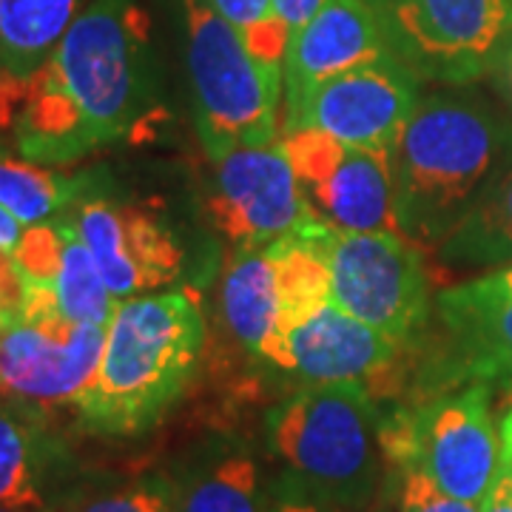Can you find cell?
Returning a JSON list of instances; mask_svg holds the SVG:
<instances>
[{"instance_id": "cell-1", "label": "cell", "mask_w": 512, "mask_h": 512, "mask_svg": "<svg viewBox=\"0 0 512 512\" xmlns=\"http://www.w3.org/2000/svg\"><path fill=\"white\" fill-rule=\"evenodd\" d=\"M151 20L140 0H92L29 80L0 86L20 157L63 168L134 140L160 117Z\"/></svg>"}, {"instance_id": "cell-2", "label": "cell", "mask_w": 512, "mask_h": 512, "mask_svg": "<svg viewBox=\"0 0 512 512\" xmlns=\"http://www.w3.org/2000/svg\"><path fill=\"white\" fill-rule=\"evenodd\" d=\"M402 234L439 251L478 197L512 165V123L470 94L421 97L390 151Z\"/></svg>"}, {"instance_id": "cell-3", "label": "cell", "mask_w": 512, "mask_h": 512, "mask_svg": "<svg viewBox=\"0 0 512 512\" xmlns=\"http://www.w3.org/2000/svg\"><path fill=\"white\" fill-rule=\"evenodd\" d=\"M205 319L197 293L134 296L117 305L92 382L74 410L83 430L126 439L151 430L183 399L200 367Z\"/></svg>"}, {"instance_id": "cell-4", "label": "cell", "mask_w": 512, "mask_h": 512, "mask_svg": "<svg viewBox=\"0 0 512 512\" xmlns=\"http://www.w3.org/2000/svg\"><path fill=\"white\" fill-rule=\"evenodd\" d=\"M268 447L291 478L293 495L328 510H359L379 490L382 416L365 382L305 384L265 421Z\"/></svg>"}, {"instance_id": "cell-5", "label": "cell", "mask_w": 512, "mask_h": 512, "mask_svg": "<svg viewBox=\"0 0 512 512\" xmlns=\"http://www.w3.org/2000/svg\"><path fill=\"white\" fill-rule=\"evenodd\" d=\"M185 63L202 148L214 163L237 148L279 143L282 72L251 55L237 29L205 3L183 0Z\"/></svg>"}, {"instance_id": "cell-6", "label": "cell", "mask_w": 512, "mask_h": 512, "mask_svg": "<svg viewBox=\"0 0 512 512\" xmlns=\"http://www.w3.org/2000/svg\"><path fill=\"white\" fill-rule=\"evenodd\" d=\"M382 444L396 470H419L453 498L478 504L501 467V433L490 384L444 390L382 419Z\"/></svg>"}, {"instance_id": "cell-7", "label": "cell", "mask_w": 512, "mask_h": 512, "mask_svg": "<svg viewBox=\"0 0 512 512\" xmlns=\"http://www.w3.org/2000/svg\"><path fill=\"white\" fill-rule=\"evenodd\" d=\"M302 237L328 265L336 308L399 345H407L424 328L433 305L419 245L402 234H353L325 225Z\"/></svg>"}, {"instance_id": "cell-8", "label": "cell", "mask_w": 512, "mask_h": 512, "mask_svg": "<svg viewBox=\"0 0 512 512\" xmlns=\"http://www.w3.org/2000/svg\"><path fill=\"white\" fill-rule=\"evenodd\" d=\"M387 55L419 83L467 86L487 77L512 29L510 0H365Z\"/></svg>"}, {"instance_id": "cell-9", "label": "cell", "mask_w": 512, "mask_h": 512, "mask_svg": "<svg viewBox=\"0 0 512 512\" xmlns=\"http://www.w3.org/2000/svg\"><path fill=\"white\" fill-rule=\"evenodd\" d=\"M330 299V274L305 237L237 251L222 276V313L242 348L274 367L296 325Z\"/></svg>"}, {"instance_id": "cell-10", "label": "cell", "mask_w": 512, "mask_h": 512, "mask_svg": "<svg viewBox=\"0 0 512 512\" xmlns=\"http://www.w3.org/2000/svg\"><path fill=\"white\" fill-rule=\"evenodd\" d=\"M106 345V325L74 322L55 293L29 285L18 313L0 316V393L32 404H77Z\"/></svg>"}, {"instance_id": "cell-11", "label": "cell", "mask_w": 512, "mask_h": 512, "mask_svg": "<svg viewBox=\"0 0 512 512\" xmlns=\"http://www.w3.org/2000/svg\"><path fill=\"white\" fill-rule=\"evenodd\" d=\"M279 146L319 225L353 234H402L390 151L350 146L316 128H293Z\"/></svg>"}, {"instance_id": "cell-12", "label": "cell", "mask_w": 512, "mask_h": 512, "mask_svg": "<svg viewBox=\"0 0 512 512\" xmlns=\"http://www.w3.org/2000/svg\"><path fill=\"white\" fill-rule=\"evenodd\" d=\"M214 165L208 214L234 251L302 237L319 225L279 143L237 148Z\"/></svg>"}, {"instance_id": "cell-13", "label": "cell", "mask_w": 512, "mask_h": 512, "mask_svg": "<svg viewBox=\"0 0 512 512\" xmlns=\"http://www.w3.org/2000/svg\"><path fill=\"white\" fill-rule=\"evenodd\" d=\"M86 242L97 271L117 302L163 293L183 274L185 251L168 222L143 205L111 200L100 191L63 217Z\"/></svg>"}, {"instance_id": "cell-14", "label": "cell", "mask_w": 512, "mask_h": 512, "mask_svg": "<svg viewBox=\"0 0 512 512\" xmlns=\"http://www.w3.org/2000/svg\"><path fill=\"white\" fill-rule=\"evenodd\" d=\"M419 100V80L387 55L316 83L282 131L316 128L350 146L393 151Z\"/></svg>"}, {"instance_id": "cell-15", "label": "cell", "mask_w": 512, "mask_h": 512, "mask_svg": "<svg viewBox=\"0 0 512 512\" xmlns=\"http://www.w3.org/2000/svg\"><path fill=\"white\" fill-rule=\"evenodd\" d=\"M433 308L444 328V387L512 384V299L470 279L441 291Z\"/></svg>"}, {"instance_id": "cell-16", "label": "cell", "mask_w": 512, "mask_h": 512, "mask_svg": "<svg viewBox=\"0 0 512 512\" xmlns=\"http://www.w3.org/2000/svg\"><path fill=\"white\" fill-rule=\"evenodd\" d=\"M379 57H387V46L365 0H330L288 43L282 63L285 120L316 83Z\"/></svg>"}, {"instance_id": "cell-17", "label": "cell", "mask_w": 512, "mask_h": 512, "mask_svg": "<svg viewBox=\"0 0 512 512\" xmlns=\"http://www.w3.org/2000/svg\"><path fill=\"white\" fill-rule=\"evenodd\" d=\"M399 348L390 336L328 302L288 333L274 367L305 384L365 382L390 365Z\"/></svg>"}, {"instance_id": "cell-18", "label": "cell", "mask_w": 512, "mask_h": 512, "mask_svg": "<svg viewBox=\"0 0 512 512\" xmlns=\"http://www.w3.org/2000/svg\"><path fill=\"white\" fill-rule=\"evenodd\" d=\"M12 256L23 279L55 293L60 311L69 319L109 328L120 302L106 288L86 242L74 231L72 222L52 220L26 225Z\"/></svg>"}, {"instance_id": "cell-19", "label": "cell", "mask_w": 512, "mask_h": 512, "mask_svg": "<svg viewBox=\"0 0 512 512\" xmlns=\"http://www.w3.org/2000/svg\"><path fill=\"white\" fill-rule=\"evenodd\" d=\"M177 512H274L262 464L234 441H205L168 476Z\"/></svg>"}, {"instance_id": "cell-20", "label": "cell", "mask_w": 512, "mask_h": 512, "mask_svg": "<svg viewBox=\"0 0 512 512\" xmlns=\"http://www.w3.org/2000/svg\"><path fill=\"white\" fill-rule=\"evenodd\" d=\"M86 6V0H0V86L40 72Z\"/></svg>"}, {"instance_id": "cell-21", "label": "cell", "mask_w": 512, "mask_h": 512, "mask_svg": "<svg viewBox=\"0 0 512 512\" xmlns=\"http://www.w3.org/2000/svg\"><path fill=\"white\" fill-rule=\"evenodd\" d=\"M63 450L40 424L0 404V507H49Z\"/></svg>"}, {"instance_id": "cell-22", "label": "cell", "mask_w": 512, "mask_h": 512, "mask_svg": "<svg viewBox=\"0 0 512 512\" xmlns=\"http://www.w3.org/2000/svg\"><path fill=\"white\" fill-rule=\"evenodd\" d=\"M444 268L487 271L512 262V165L495 180L436 251Z\"/></svg>"}, {"instance_id": "cell-23", "label": "cell", "mask_w": 512, "mask_h": 512, "mask_svg": "<svg viewBox=\"0 0 512 512\" xmlns=\"http://www.w3.org/2000/svg\"><path fill=\"white\" fill-rule=\"evenodd\" d=\"M92 191L94 180L89 174H63L52 165L0 151V205L23 225L63 220Z\"/></svg>"}, {"instance_id": "cell-24", "label": "cell", "mask_w": 512, "mask_h": 512, "mask_svg": "<svg viewBox=\"0 0 512 512\" xmlns=\"http://www.w3.org/2000/svg\"><path fill=\"white\" fill-rule=\"evenodd\" d=\"M225 23L237 29L256 60L279 69L285 63V52L291 35L285 32L282 20L276 18L274 0H205Z\"/></svg>"}, {"instance_id": "cell-25", "label": "cell", "mask_w": 512, "mask_h": 512, "mask_svg": "<svg viewBox=\"0 0 512 512\" xmlns=\"http://www.w3.org/2000/svg\"><path fill=\"white\" fill-rule=\"evenodd\" d=\"M66 512H177L168 476H146L74 501Z\"/></svg>"}, {"instance_id": "cell-26", "label": "cell", "mask_w": 512, "mask_h": 512, "mask_svg": "<svg viewBox=\"0 0 512 512\" xmlns=\"http://www.w3.org/2000/svg\"><path fill=\"white\" fill-rule=\"evenodd\" d=\"M399 512H481L478 504L453 498L419 470H399Z\"/></svg>"}, {"instance_id": "cell-27", "label": "cell", "mask_w": 512, "mask_h": 512, "mask_svg": "<svg viewBox=\"0 0 512 512\" xmlns=\"http://www.w3.org/2000/svg\"><path fill=\"white\" fill-rule=\"evenodd\" d=\"M26 296V279L20 274L12 251L0 248V316H12L20 311Z\"/></svg>"}, {"instance_id": "cell-28", "label": "cell", "mask_w": 512, "mask_h": 512, "mask_svg": "<svg viewBox=\"0 0 512 512\" xmlns=\"http://www.w3.org/2000/svg\"><path fill=\"white\" fill-rule=\"evenodd\" d=\"M330 0H274V12L276 18L282 20L285 32L288 35H296L302 26H308Z\"/></svg>"}, {"instance_id": "cell-29", "label": "cell", "mask_w": 512, "mask_h": 512, "mask_svg": "<svg viewBox=\"0 0 512 512\" xmlns=\"http://www.w3.org/2000/svg\"><path fill=\"white\" fill-rule=\"evenodd\" d=\"M490 83H493V89L501 94V100L510 106L512 111V29L507 32V37L501 40V46H498V52H495L493 63H490Z\"/></svg>"}, {"instance_id": "cell-30", "label": "cell", "mask_w": 512, "mask_h": 512, "mask_svg": "<svg viewBox=\"0 0 512 512\" xmlns=\"http://www.w3.org/2000/svg\"><path fill=\"white\" fill-rule=\"evenodd\" d=\"M481 512H512V461L501 458L490 493L481 501Z\"/></svg>"}, {"instance_id": "cell-31", "label": "cell", "mask_w": 512, "mask_h": 512, "mask_svg": "<svg viewBox=\"0 0 512 512\" xmlns=\"http://www.w3.org/2000/svg\"><path fill=\"white\" fill-rule=\"evenodd\" d=\"M23 231H26V225L0 205V248L3 251H15L20 237H23Z\"/></svg>"}, {"instance_id": "cell-32", "label": "cell", "mask_w": 512, "mask_h": 512, "mask_svg": "<svg viewBox=\"0 0 512 512\" xmlns=\"http://www.w3.org/2000/svg\"><path fill=\"white\" fill-rule=\"evenodd\" d=\"M274 512H330L328 507L308 501V498H282L274 507Z\"/></svg>"}, {"instance_id": "cell-33", "label": "cell", "mask_w": 512, "mask_h": 512, "mask_svg": "<svg viewBox=\"0 0 512 512\" xmlns=\"http://www.w3.org/2000/svg\"><path fill=\"white\" fill-rule=\"evenodd\" d=\"M498 433H501V458H510L512 461V407L504 413Z\"/></svg>"}, {"instance_id": "cell-34", "label": "cell", "mask_w": 512, "mask_h": 512, "mask_svg": "<svg viewBox=\"0 0 512 512\" xmlns=\"http://www.w3.org/2000/svg\"><path fill=\"white\" fill-rule=\"evenodd\" d=\"M0 512H55L52 507H0Z\"/></svg>"}, {"instance_id": "cell-35", "label": "cell", "mask_w": 512, "mask_h": 512, "mask_svg": "<svg viewBox=\"0 0 512 512\" xmlns=\"http://www.w3.org/2000/svg\"><path fill=\"white\" fill-rule=\"evenodd\" d=\"M510 3H512V0H510Z\"/></svg>"}]
</instances>
